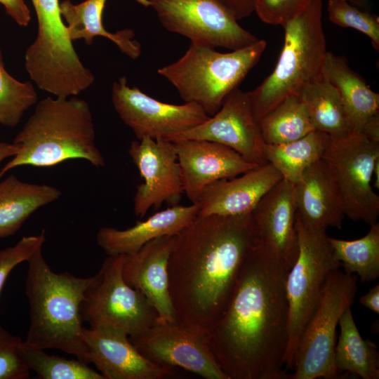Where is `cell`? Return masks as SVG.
Segmentation results:
<instances>
[{
    "instance_id": "e0dca14e",
    "label": "cell",
    "mask_w": 379,
    "mask_h": 379,
    "mask_svg": "<svg viewBox=\"0 0 379 379\" xmlns=\"http://www.w3.org/2000/svg\"><path fill=\"white\" fill-rule=\"evenodd\" d=\"M81 339L87 363H93L105 379H164L175 375V367L143 357L124 331L106 326L83 328Z\"/></svg>"
},
{
    "instance_id": "2e32d148",
    "label": "cell",
    "mask_w": 379,
    "mask_h": 379,
    "mask_svg": "<svg viewBox=\"0 0 379 379\" xmlns=\"http://www.w3.org/2000/svg\"><path fill=\"white\" fill-rule=\"evenodd\" d=\"M128 153L143 179L137 186L134 214L141 218L152 207L178 205L184 189L173 142L144 137L131 142Z\"/></svg>"
},
{
    "instance_id": "b9f144b4",
    "label": "cell",
    "mask_w": 379,
    "mask_h": 379,
    "mask_svg": "<svg viewBox=\"0 0 379 379\" xmlns=\"http://www.w3.org/2000/svg\"><path fill=\"white\" fill-rule=\"evenodd\" d=\"M18 149V145L13 142L12 144L0 142V163L8 157H13Z\"/></svg>"
},
{
    "instance_id": "7402d4cb",
    "label": "cell",
    "mask_w": 379,
    "mask_h": 379,
    "mask_svg": "<svg viewBox=\"0 0 379 379\" xmlns=\"http://www.w3.org/2000/svg\"><path fill=\"white\" fill-rule=\"evenodd\" d=\"M296 216L312 229H341L345 208L330 166L322 159L310 166L294 184Z\"/></svg>"
},
{
    "instance_id": "60d3db41",
    "label": "cell",
    "mask_w": 379,
    "mask_h": 379,
    "mask_svg": "<svg viewBox=\"0 0 379 379\" xmlns=\"http://www.w3.org/2000/svg\"><path fill=\"white\" fill-rule=\"evenodd\" d=\"M360 133L369 140L379 142V114L371 118Z\"/></svg>"
},
{
    "instance_id": "52a82bcc",
    "label": "cell",
    "mask_w": 379,
    "mask_h": 379,
    "mask_svg": "<svg viewBox=\"0 0 379 379\" xmlns=\"http://www.w3.org/2000/svg\"><path fill=\"white\" fill-rule=\"evenodd\" d=\"M31 1L38 29L25 52V69L40 89L58 98L77 95L93 83L94 76L74 50L59 0Z\"/></svg>"
},
{
    "instance_id": "ab89813d",
    "label": "cell",
    "mask_w": 379,
    "mask_h": 379,
    "mask_svg": "<svg viewBox=\"0 0 379 379\" xmlns=\"http://www.w3.org/2000/svg\"><path fill=\"white\" fill-rule=\"evenodd\" d=\"M361 305L374 313L379 314V285L372 287L367 293L359 298Z\"/></svg>"
},
{
    "instance_id": "d590c367",
    "label": "cell",
    "mask_w": 379,
    "mask_h": 379,
    "mask_svg": "<svg viewBox=\"0 0 379 379\" xmlns=\"http://www.w3.org/2000/svg\"><path fill=\"white\" fill-rule=\"evenodd\" d=\"M45 241V232L22 237L15 246L0 251V294L11 272L20 263L27 261Z\"/></svg>"
},
{
    "instance_id": "8d00e7d4",
    "label": "cell",
    "mask_w": 379,
    "mask_h": 379,
    "mask_svg": "<svg viewBox=\"0 0 379 379\" xmlns=\"http://www.w3.org/2000/svg\"><path fill=\"white\" fill-rule=\"evenodd\" d=\"M314 0H259L255 12L264 22L281 25L304 11Z\"/></svg>"
},
{
    "instance_id": "cb8c5ba5",
    "label": "cell",
    "mask_w": 379,
    "mask_h": 379,
    "mask_svg": "<svg viewBox=\"0 0 379 379\" xmlns=\"http://www.w3.org/2000/svg\"><path fill=\"white\" fill-rule=\"evenodd\" d=\"M323 74L337 89L353 131L360 133L367 121L379 114V94L350 67L343 55L327 51Z\"/></svg>"
},
{
    "instance_id": "7bdbcfd3",
    "label": "cell",
    "mask_w": 379,
    "mask_h": 379,
    "mask_svg": "<svg viewBox=\"0 0 379 379\" xmlns=\"http://www.w3.org/2000/svg\"><path fill=\"white\" fill-rule=\"evenodd\" d=\"M351 4L356 5L357 7L367 11L371 9V0H348Z\"/></svg>"
},
{
    "instance_id": "44dd1931",
    "label": "cell",
    "mask_w": 379,
    "mask_h": 379,
    "mask_svg": "<svg viewBox=\"0 0 379 379\" xmlns=\"http://www.w3.org/2000/svg\"><path fill=\"white\" fill-rule=\"evenodd\" d=\"M282 178L267 162L243 174L215 181L198 199L199 216H233L251 213L262 197Z\"/></svg>"
},
{
    "instance_id": "8992f818",
    "label": "cell",
    "mask_w": 379,
    "mask_h": 379,
    "mask_svg": "<svg viewBox=\"0 0 379 379\" xmlns=\"http://www.w3.org/2000/svg\"><path fill=\"white\" fill-rule=\"evenodd\" d=\"M266 46L265 40L258 39L246 47L220 53L213 47L191 43L180 59L157 72L185 102L196 103L212 116L257 64Z\"/></svg>"
},
{
    "instance_id": "7a4b0ae2",
    "label": "cell",
    "mask_w": 379,
    "mask_h": 379,
    "mask_svg": "<svg viewBox=\"0 0 379 379\" xmlns=\"http://www.w3.org/2000/svg\"><path fill=\"white\" fill-rule=\"evenodd\" d=\"M259 241L251 212L197 215L175 235L168 273L176 322L208 334L230 302L246 258Z\"/></svg>"
},
{
    "instance_id": "7c38bea8",
    "label": "cell",
    "mask_w": 379,
    "mask_h": 379,
    "mask_svg": "<svg viewBox=\"0 0 379 379\" xmlns=\"http://www.w3.org/2000/svg\"><path fill=\"white\" fill-rule=\"evenodd\" d=\"M321 159L333 171L345 216L370 225L375 223L379 197L372 188L371 180L375 164L379 159V142L353 131L343 138H331Z\"/></svg>"
},
{
    "instance_id": "f35d334b",
    "label": "cell",
    "mask_w": 379,
    "mask_h": 379,
    "mask_svg": "<svg viewBox=\"0 0 379 379\" xmlns=\"http://www.w3.org/2000/svg\"><path fill=\"white\" fill-rule=\"evenodd\" d=\"M239 20L255 12L259 0H220Z\"/></svg>"
},
{
    "instance_id": "d4e9b609",
    "label": "cell",
    "mask_w": 379,
    "mask_h": 379,
    "mask_svg": "<svg viewBox=\"0 0 379 379\" xmlns=\"http://www.w3.org/2000/svg\"><path fill=\"white\" fill-rule=\"evenodd\" d=\"M62 193L48 185L29 183L11 175L0 182V238L14 234L36 210Z\"/></svg>"
},
{
    "instance_id": "3957f363",
    "label": "cell",
    "mask_w": 379,
    "mask_h": 379,
    "mask_svg": "<svg viewBox=\"0 0 379 379\" xmlns=\"http://www.w3.org/2000/svg\"><path fill=\"white\" fill-rule=\"evenodd\" d=\"M13 142L19 149L1 169L0 178L18 166L50 167L74 159L96 168L105 166L89 105L77 98L41 100Z\"/></svg>"
},
{
    "instance_id": "603a6c76",
    "label": "cell",
    "mask_w": 379,
    "mask_h": 379,
    "mask_svg": "<svg viewBox=\"0 0 379 379\" xmlns=\"http://www.w3.org/2000/svg\"><path fill=\"white\" fill-rule=\"evenodd\" d=\"M199 206H173L159 211L126 230L100 228L96 241L107 255L136 253L150 241L164 236L177 235L198 215Z\"/></svg>"
},
{
    "instance_id": "4316f807",
    "label": "cell",
    "mask_w": 379,
    "mask_h": 379,
    "mask_svg": "<svg viewBox=\"0 0 379 379\" xmlns=\"http://www.w3.org/2000/svg\"><path fill=\"white\" fill-rule=\"evenodd\" d=\"M305 103L315 131L332 139L343 138L353 132L337 89L324 74L305 86L298 93Z\"/></svg>"
},
{
    "instance_id": "83f0119b",
    "label": "cell",
    "mask_w": 379,
    "mask_h": 379,
    "mask_svg": "<svg viewBox=\"0 0 379 379\" xmlns=\"http://www.w3.org/2000/svg\"><path fill=\"white\" fill-rule=\"evenodd\" d=\"M340 333L335 349L337 371L352 373L363 379L379 378V354L376 345L361 338L354 320L351 307L339 320Z\"/></svg>"
},
{
    "instance_id": "5bb4252c",
    "label": "cell",
    "mask_w": 379,
    "mask_h": 379,
    "mask_svg": "<svg viewBox=\"0 0 379 379\" xmlns=\"http://www.w3.org/2000/svg\"><path fill=\"white\" fill-rule=\"evenodd\" d=\"M146 359L164 366H178L206 379H229L215 360L207 334L177 322H155L143 332L129 336Z\"/></svg>"
},
{
    "instance_id": "d6a6232c",
    "label": "cell",
    "mask_w": 379,
    "mask_h": 379,
    "mask_svg": "<svg viewBox=\"0 0 379 379\" xmlns=\"http://www.w3.org/2000/svg\"><path fill=\"white\" fill-rule=\"evenodd\" d=\"M37 98L30 82L20 81L6 70L0 49V124L15 126Z\"/></svg>"
},
{
    "instance_id": "9a60e30c",
    "label": "cell",
    "mask_w": 379,
    "mask_h": 379,
    "mask_svg": "<svg viewBox=\"0 0 379 379\" xmlns=\"http://www.w3.org/2000/svg\"><path fill=\"white\" fill-rule=\"evenodd\" d=\"M204 140L225 145L248 161L261 166L267 162L265 142L255 119L248 92L237 88L220 108L203 123L166 140Z\"/></svg>"
},
{
    "instance_id": "4fadbf2b",
    "label": "cell",
    "mask_w": 379,
    "mask_h": 379,
    "mask_svg": "<svg viewBox=\"0 0 379 379\" xmlns=\"http://www.w3.org/2000/svg\"><path fill=\"white\" fill-rule=\"evenodd\" d=\"M112 101L121 119L138 140L144 137L167 140L210 117L196 103L174 105L154 99L138 87H130L125 77L113 83Z\"/></svg>"
},
{
    "instance_id": "f1b7e54d",
    "label": "cell",
    "mask_w": 379,
    "mask_h": 379,
    "mask_svg": "<svg viewBox=\"0 0 379 379\" xmlns=\"http://www.w3.org/2000/svg\"><path fill=\"white\" fill-rule=\"evenodd\" d=\"M331 139L327 133L314 131L291 142L265 144V159L277 169L283 179L295 184L310 166L322 158Z\"/></svg>"
},
{
    "instance_id": "1f68e13d",
    "label": "cell",
    "mask_w": 379,
    "mask_h": 379,
    "mask_svg": "<svg viewBox=\"0 0 379 379\" xmlns=\"http://www.w3.org/2000/svg\"><path fill=\"white\" fill-rule=\"evenodd\" d=\"M20 351L29 369L42 379H105L102 375L90 368L87 363L49 355L43 350L33 347L22 341Z\"/></svg>"
},
{
    "instance_id": "e575fe53",
    "label": "cell",
    "mask_w": 379,
    "mask_h": 379,
    "mask_svg": "<svg viewBox=\"0 0 379 379\" xmlns=\"http://www.w3.org/2000/svg\"><path fill=\"white\" fill-rule=\"evenodd\" d=\"M22 339L0 325V379H27L29 369L20 351Z\"/></svg>"
},
{
    "instance_id": "ac0fdd59",
    "label": "cell",
    "mask_w": 379,
    "mask_h": 379,
    "mask_svg": "<svg viewBox=\"0 0 379 379\" xmlns=\"http://www.w3.org/2000/svg\"><path fill=\"white\" fill-rule=\"evenodd\" d=\"M180 166L184 193L197 204L208 185L236 177L259 166L246 160L234 149L211 141H171Z\"/></svg>"
},
{
    "instance_id": "74e56055",
    "label": "cell",
    "mask_w": 379,
    "mask_h": 379,
    "mask_svg": "<svg viewBox=\"0 0 379 379\" xmlns=\"http://www.w3.org/2000/svg\"><path fill=\"white\" fill-rule=\"evenodd\" d=\"M6 11L13 20L20 26H27L31 19L30 11L24 0H0Z\"/></svg>"
},
{
    "instance_id": "836d02e7",
    "label": "cell",
    "mask_w": 379,
    "mask_h": 379,
    "mask_svg": "<svg viewBox=\"0 0 379 379\" xmlns=\"http://www.w3.org/2000/svg\"><path fill=\"white\" fill-rule=\"evenodd\" d=\"M328 13L331 22L350 27L368 36L372 46L379 50V18L369 11L353 6L348 0H328Z\"/></svg>"
},
{
    "instance_id": "4dcf8cb0",
    "label": "cell",
    "mask_w": 379,
    "mask_h": 379,
    "mask_svg": "<svg viewBox=\"0 0 379 379\" xmlns=\"http://www.w3.org/2000/svg\"><path fill=\"white\" fill-rule=\"evenodd\" d=\"M328 239L345 273H356L361 282H370L378 277V222L371 225L368 232L360 239L347 241L329 237Z\"/></svg>"
},
{
    "instance_id": "f546056e",
    "label": "cell",
    "mask_w": 379,
    "mask_h": 379,
    "mask_svg": "<svg viewBox=\"0 0 379 379\" xmlns=\"http://www.w3.org/2000/svg\"><path fill=\"white\" fill-rule=\"evenodd\" d=\"M258 123L262 139L268 145L291 142L315 131L307 109L298 95L282 100Z\"/></svg>"
},
{
    "instance_id": "277c9868",
    "label": "cell",
    "mask_w": 379,
    "mask_h": 379,
    "mask_svg": "<svg viewBox=\"0 0 379 379\" xmlns=\"http://www.w3.org/2000/svg\"><path fill=\"white\" fill-rule=\"evenodd\" d=\"M27 262L25 293L30 322L25 342L43 350H61L87 363L86 348L81 336L84 326L80 305L91 277L53 272L43 256L42 248Z\"/></svg>"
},
{
    "instance_id": "6da1fadb",
    "label": "cell",
    "mask_w": 379,
    "mask_h": 379,
    "mask_svg": "<svg viewBox=\"0 0 379 379\" xmlns=\"http://www.w3.org/2000/svg\"><path fill=\"white\" fill-rule=\"evenodd\" d=\"M284 262L260 241L246 258L230 302L207 334L229 379H284L288 303Z\"/></svg>"
},
{
    "instance_id": "d6986e66",
    "label": "cell",
    "mask_w": 379,
    "mask_h": 379,
    "mask_svg": "<svg viewBox=\"0 0 379 379\" xmlns=\"http://www.w3.org/2000/svg\"><path fill=\"white\" fill-rule=\"evenodd\" d=\"M175 235L156 238L136 253L124 255L122 276L158 314L157 322H176L168 291V265Z\"/></svg>"
},
{
    "instance_id": "30bf717a",
    "label": "cell",
    "mask_w": 379,
    "mask_h": 379,
    "mask_svg": "<svg viewBox=\"0 0 379 379\" xmlns=\"http://www.w3.org/2000/svg\"><path fill=\"white\" fill-rule=\"evenodd\" d=\"M124 255H108L91 277L80 305V315L91 328L112 327L129 336L152 326L158 319L155 309L122 276Z\"/></svg>"
},
{
    "instance_id": "ba28073f",
    "label": "cell",
    "mask_w": 379,
    "mask_h": 379,
    "mask_svg": "<svg viewBox=\"0 0 379 379\" xmlns=\"http://www.w3.org/2000/svg\"><path fill=\"white\" fill-rule=\"evenodd\" d=\"M295 229L298 255L286 280L288 303L286 371L293 369L298 340L319 304L329 273L341 267L325 230L307 227L297 216Z\"/></svg>"
},
{
    "instance_id": "5b68a950",
    "label": "cell",
    "mask_w": 379,
    "mask_h": 379,
    "mask_svg": "<svg viewBox=\"0 0 379 379\" xmlns=\"http://www.w3.org/2000/svg\"><path fill=\"white\" fill-rule=\"evenodd\" d=\"M282 27L284 45L275 68L258 87L248 92L258 121L282 100L298 95L305 86L323 75L327 51L322 0H314Z\"/></svg>"
},
{
    "instance_id": "9c48e42d",
    "label": "cell",
    "mask_w": 379,
    "mask_h": 379,
    "mask_svg": "<svg viewBox=\"0 0 379 379\" xmlns=\"http://www.w3.org/2000/svg\"><path fill=\"white\" fill-rule=\"evenodd\" d=\"M357 290V276L340 268L329 273L319 304L298 340L290 378H339L334 364L336 328L345 310L353 304Z\"/></svg>"
},
{
    "instance_id": "ee69618b",
    "label": "cell",
    "mask_w": 379,
    "mask_h": 379,
    "mask_svg": "<svg viewBox=\"0 0 379 379\" xmlns=\"http://www.w3.org/2000/svg\"><path fill=\"white\" fill-rule=\"evenodd\" d=\"M373 174L375 175V180L374 182V187L377 189L379 188V159L376 161L373 171Z\"/></svg>"
},
{
    "instance_id": "484cf974",
    "label": "cell",
    "mask_w": 379,
    "mask_h": 379,
    "mask_svg": "<svg viewBox=\"0 0 379 379\" xmlns=\"http://www.w3.org/2000/svg\"><path fill=\"white\" fill-rule=\"evenodd\" d=\"M106 1L86 0L75 4L65 0L60 3L61 15L67 22L70 39L72 41L83 39L90 45L95 36H103L112 41L131 58H138L141 53V46L134 39L133 30L126 29L112 33L104 27L102 16Z\"/></svg>"
},
{
    "instance_id": "ffe728a7",
    "label": "cell",
    "mask_w": 379,
    "mask_h": 379,
    "mask_svg": "<svg viewBox=\"0 0 379 379\" xmlns=\"http://www.w3.org/2000/svg\"><path fill=\"white\" fill-rule=\"evenodd\" d=\"M251 215L260 241L289 270L298 255L294 184L281 179L262 197Z\"/></svg>"
},
{
    "instance_id": "8fae6325",
    "label": "cell",
    "mask_w": 379,
    "mask_h": 379,
    "mask_svg": "<svg viewBox=\"0 0 379 379\" xmlns=\"http://www.w3.org/2000/svg\"><path fill=\"white\" fill-rule=\"evenodd\" d=\"M152 7L169 32L213 48L236 50L257 41L220 0H138Z\"/></svg>"
}]
</instances>
